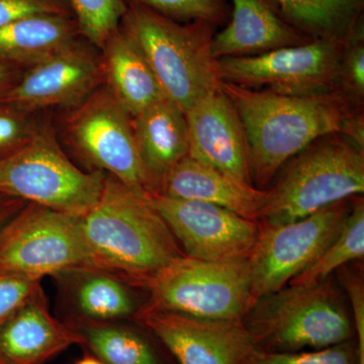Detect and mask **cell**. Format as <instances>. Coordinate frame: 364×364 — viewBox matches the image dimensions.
<instances>
[{
    "mask_svg": "<svg viewBox=\"0 0 364 364\" xmlns=\"http://www.w3.org/2000/svg\"><path fill=\"white\" fill-rule=\"evenodd\" d=\"M244 364H358L356 343H343L299 352H267L254 349Z\"/></svg>",
    "mask_w": 364,
    "mask_h": 364,
    "instance_id": "cell-30",
    "label": "cell"
},
{
    "mask_svg": "<svg viewBox=\"0 0 364 364\" xmlns=\"http://www.w3.org/2000/svg\"><path fill=\"white\" fill-rule=\"evenodd\" d=\"M364 257L363 196H353L351 208L338 236L312 264L289 282L291 286L310 287L324 282L349 262Z\"/></svg>",
    "mask_w": 364,
    "mask_h": 364,
    "instance_id": "cell-25",
    "label": "cell"
},
{
    "mask_svg": "<svg viewBox=\"0 0 364 364\" xmlns=\"http://www.w3.org/2000/svg\"><path fill=\"white\" fill-rule=\"evenodd\" d=\"M134 321L179 364H244L255 349L242 320H210L143 306Z\"/></svg>",
    "mask_w": 364,
    "mask_h": 364,
    "instance_id": "cell-13",
    "label": "cell"
},
{
    "mask_svg": "<svg viewBox=\"0 0 364 364\" xmlns=\"http://www.w3.org/2000/svg\"><path fill=\"white\" fill-rule=\"evenodd\" d=\"M282 16L310 39L346 41L364 21V0H275Z\"/></svg>",
    "mask_w": 364,
    "mask_h": 364,
    "instance_id": "cell-23",
    "label": "cell"
},
{
    "mask_svg": "<svg viewBox=\"0 0 364 364\" xmlns=\"http://www.w3.org/2000/svg\"><path fill=\"white\" fill-rule=\"evenodd\" d=\"M104 85L102 55L91 44L75 40L23 71L1 102L37 112L55 107L71 109Z\"/></svg>",
    "mask_w": 364,
    "mask_h": 364,
    "instance_id": "cell-14",
    "label": "cell"
},
{
    "mask_svg": "<svg viewBox=\"0 0 364 364\" xmlns=\"http://www.w3.org/2000/svg\"><path fill=\"white\" fill-rule=\"evenodd\" d=\"M145 308L210 320H242L251 305L248 260L182 256L144 287Z\"/></svg>",
    "mask_w": 364,
    "mask_h": 364,
    "instance_id": "cell-7",
    "label": "cell"
},
{
    "mask_svg": "<svg viewBox=\"0 0 364 364\" xmlns=\"http://www.w3.org/2000/svg\"><path fill=\"white\" fill-rule=\"evenodd\" d=\"M41 287L39 279L0 272V324L20 310Z\"/></svg>",
    "mask_w": 364,
    "mask_h": 364,
    "instance_id": "cell-31",
    "label": "cell"
},
{
    "mask_svg": "<svg viewBox=\"0 0 364 364\" xmlns=\"http://www.w3.org/2000/svg\"><path fill=\"white\" fill-rule=\"evenodd\" d=\"M176 21H205L226 26L231 18L227 0H131Z\"/></svg>",
    "mask_w": 364,
    "mask_h": 364,
    "instance_id": "cell-28",
    "label": "cell"
},
{
    "mask_svg": "<svg viewBox=\"0 0 364 364\" xmlns=\"http://www.w3.org/2000/svg\"><path fill=\"white\" fill-rule=\"evenodd\" d=\"M64 141L91 171L123 182L136 195L148 196L136 150L133 117L107 86L102 85L76 107L62 123Z\"/></svg>",
    "mask_w": 364,
    "mask_h": 364,
    "instance_id": "cell-8",
    "label": "cell"
},
{
    "mask_svg": "<svg viewBox=\"0 0 364 364\" xmlns=\"http://www.w3.org/2000/svg\"><path fill=\"white\" fill-rule=\"evenodd\" d=\"M351 200H340L298 221L279 226L259 225L247 259L251 305L260 296L287 287L317 259L343 228Z\"/></svg>",
    "mask_w": 364,
    "mask_h": 364,
    "instance_id": "cell-10",
    "label": "cell"
},
{
    "mask_svg": "<svg viewBox=\"0 0 364 364\" xmlns=\"http://www.w3.org/2000/svg\"><path fill=\"white\" fill-rule=\"evenodd\" d=\"M247 136L254 188L267 189L280 168L314 141L343 134L358 109L339 92L291 97L223 81Z\"/></svg>",
    "mask_w": 364,
    "mask_h": 364,
    "instance_id": "cell-1",
    "label": "cell"
},
{
    "mask_svg": "<svg viewBox=\"0 0 364 364\" xmlns=\"http://www.w3.org/2000/svg\"><path fill=\"white\" fill-rule=\"evenodd\" d=\"M148 195L159 193L171 170L189 154L186 112L167 97L133 117Z\"/></svg>",
    "mask_w": 364,
    "mask_h": 364,
    "instance_id": "cell-19",
    "label": "cell"
},
{
    "mask_svg": "<svg viewBox=\"0 0 364 364\" xmlns=\"http://www.w3.org/2000/svg\"><path fill=\"white\" fill-rule=\"evenodd\" d=\"M105 85L132 117L166 97L140 48L117 30L102 49Z\"/></svg>",
    "mask_w": 364,
    "mask_h": 364,
    "instance_id": "cell-21",
    "label": "cell"
},
{
    "mask_svg": "<svg viewBox=\"0 0 364 364\" xmlns=\"http://www.w3.org/2000/svg\"><path fill=\"white\" fill-rule=\"evenodd\" d=\"M73 364H107L105 363L104 361L100 360V358H97V356L93 355V354H85V356H82L78 360H76Z\"/></svg>",
    "mask_w": 364,
    "mask_h": 364,
    "instance_id": "cell-36",
    "label": "cell"
},
{
    "mask_svg": "<svg viewBox=\"0 0 364 364\" xmlns=\"http://www.w3.org/2000/svg\"><path fill=\"white\" fill-rule=\"evenodd\" d=\"M81 344L80 335L50 312L43 287L0 324V364H45Z\"/></svg>",
    "mask_w": 364,
    "mask_h": 364,
    "instance_id": "cell-16",
    "label": "cell"
},
{
    "mask_svg": "<svg viewBox=\"0 0 364 364\" xmlns=\"http://www.w3.org/2000/svg\"><path fill=\"white\" fill-rule=\"evenodd\" d=\"M23 70L0 62V102L18 85Z\"/></svg>",
    "mask_w": 364,
    "mask_h": 364,
    "instance_id": "cell-34",
    "label": "cell"
},
{
    "mask_svg": "<svg viewBox=\"0 0 364 364\" xmlns=\"http://www.w3.org/2000/svg\"><path fill=\"white\" fill-rule=\"evenodd\" d=\"M186 117L188 156L243 186H253L245 128L222 88L198 100Z\"/></svg>",
    "mask_w": 364,
    "mask_h": 364,
    "instance_id": "cell-15",
    "label": "cell"
},
{
    "mask_svg": "<svg viewBox=\"0 0 364 364\" xmlns=\"http://www.w3.org/2000/svg\"><path fill=\"white\" fill-rule=\"evenodd\" d=\"M66 324L80 335L81 345L105 363L161 364L150 342L130 326L78 318H68Z\"/></svg>",
    "mask_w": 364,
    "mask_h": 364,
    "instance_id": "cell-24",
    "label": "cell"
},
{
    "mask_svg": "<svg viewBox=\"0 0 364 364\" xmlns=\"http://www.w3.org/2000/svg\"><path fill=\"white\" fill-rule=\"evenodd\" d=\"M72 315L90 322L134 320L146 301L126 280L92 265H79L53 275Z\"/></svg>",
    "mask_w": 364,
    "mask_h": 364,
    "instance_id": "cell-17",
    "label": "cell"
},
{
    "mask_svg": "<svg viewBox=\"0 0 364 364\" xmlns=\"http://www.w3.org/2000/svg\"><path fill=\"white\" fill-rule=\"evenodd\" d=\"M346 42V41H345ZM343 41L316 39L251 56L218 60L222 81L291 97L337 91Z\"/></svg>",
    "mask_w": 364,
    "mask_h": 364,
    "instance_id": "cell-11",
    "label": "cell"
},
{
    "mask_svg": "<svg viewBox=\"0 0 364 364\" xmlns=\"http://www.w3.org/2000/svg\"><path fill=\"white\" fill-rule=\"evenodd\" d=\"M146 200L166 222L188 257L248 259L259 232L258 222L212 203L177 200L159 193H150Z\"/></svg>",
    "mask_w": 364,
    "mask_h": 364,
    "instance_id": "cell-12",
    "label": "cell"
},
{
    "mask_svg": "<svg viewBox=\"0 0 364 364\" xmlns=\"http://www.w3.org/2000/svg\"><path fill=\"white\" fill-rule=\"evenodd\" d=\"M159 195L227 208L257 222L267 189L246 186L203 163L186 156L163 182Z\"/></svg>",
    "mask_w": 364,
    "mask_h": 364,
    "instance_id": "cell-20",
    "label": "cell"
},
{
    "mask_svg": "<svg viewBox=\"0 0 364 364\" xmlns=\"http://www.w3.org/2000/svg\"><path fill=\"white\" fill-rule=\"evenodd\" d=\"M90 264L143 289L183 251L146 198L107 174L97 203L80 215Z\"/></svg>",
    "mask_w": 364,
    "mask_h": 364,
    "instance_id": "cell-2",
    "label": "cell"
},
{
    "mask_svg": "<svg viewBox=\"0 0 364 364\" xmlns=\"http://www.w3.org/2000/svg\"><path fill=\"white\" fill-rule=\"evenodd\" d=\"M231 18L212 41L213 55L251 56L312 39L289 25L275 0H231Z\"/></svg>",
    "mask_w": 364,
    "mask_h": 364,
    "instance_id": "cell-18",
    "label": "cell"
},
{
    "mask_svg": "<svg viewBox=\"0 0 364 364\" xmlns=\"http://www.w3.org/2000/svg\"><path fill=\"white\" fill-rule=\"evenodd\" d=\"M38 16H70L68 0H0V26Z\"/></svg>",
    "mask_w": 364,
    "mask_h": 364,
    "instance_id": "cell-32",
    "label": "cell"
},
{
    "mask_svg": "<svg viewBox=\"0 0 364 364\" xmlns=\"http://www.w3.org/2000/svg\"><path fill=\"white\" fill-rule=\"evenodd\" d=\"M25 200L0 193V230L26 205Z\"/></svg>",
    "mask_w": 364,
    "mask_h": 364,
    "instance_id": "cell-35",
    "label": "cell"
},
{
    "mask_svg": "<svg viewBox=\"0 0 364 364\" xmlns=\"http://www.w3.org/2000/svg\"><path fill=\"white\" fill-rule=\"evenodd\" d=\"M68 16H38L0 26V62L26 70L76 40Z\"/></svg>",
    "mask_w": 364,
    "mask_h": 364,
    "instance_id": "cell-22",
    "label": "cell"
},
{
    "mask_svg": "<svg viewBox=\"0 0 364 364\" xmlns=\"http://www.w3.org/2000/svg\"><path fill=\"white\" fill-rule=\"evenodd\" d=\"M258 224L279 226L304 219L364 193V151L341 134L321 136L280 168Z\"/></svg>",
    "mask_w": 364,
    "mask_h": 364,
    "instance_id": "cell-4",
    "label": "cell"
},
{
    "mask_svg": "<svg viewBox=\"0 0 364 364\" xmlns=\"http://www.w3.org/2000/svg\"><path fill=\"white\" fill-rule=\"evenodd\" d=\"M337 91L354 107H364V21L344 43L340 56Z\"/></svg>",
    "mask_w": 364,
    "mask_h": 364,
    "instance_id": "cell-27",
    "label": "cell"
},
{
    "mask_svg": "<svg viewBox=\"0 0 364 364\" xmlns=\"http://www.w3.org/2000/svg\"><path fill=\"white\" fill-rule=\"evenodd\" d=\"M105 176V172L76 166L51 124L43 123L30 142L0 161V193L81 215L97 203Z\"/></svg>",
    "mask_w": 364,
    "mask_h": 364,
    "instance_id": "cell-6",
    "label": "cell"
},
{
    "mask_svg": "<svg viewBox=\"0 0 364 364\" xmlns=\"http://www.w3.org/2000/svg\"><path fill=\"white\" fill-rule=\"evenodd\" d=\"M124 18V31L140 48L165 97L182 111L221 90L212 52L218 26L205 21L181 23L134 1Z\"/></svg>",
    "mask_w": 364,
    "mask_h": 364,
    "instance_id": "cell-3",
    "label": "cell"
},
{
    "mask_svg": "<svg viewBox=\"0 0 364 364\" xmlns=\"http://www.w3.org/2000/svg\"><path fill=\"white\" fill-rule=\"evenodd\" d=\"M90 265L80 215L28 203L0 230V272L42 280Z\"/></svg>",
    "mask_w": 364,
    "mask_h": 364,
    "instance_id": "cell-9",
    "label": "cell"
},
{
    "mask_svg": "<svg viewBox=\"0 0 364 364\" xmlns=\"http://www.w3.org/2000/svg\"><path fill=\"white\" fill-rule=\"evenodd\" d=\"M242 323L258 350H318L349 341L354 326L330 277L314 286L282 287L260 296Z\"/></svg>",
    "mask_w": 364,
    "mask_h": 364,
    "instance_id": "cell-5",
    "label": "cell"
},
{
    "mask_svg": "<svg viewBox=\"0 0 364 364\" xmlns=\"http://www.w3.org/2000/svg\"><path fill=\"white\" fill-rule=\"evenodd\" d=\"M43 123L39 112L0 102V161L30 142Z\"/></svg>",
    "mask_w": 364,
    "mask_h": 364,
    "instance_id": "cell-29",
    "label": "cell"
},
{
    "mask_svg": "<svg viewBox=\"0 0 364 364\" xmlns=\"http://www.w3.org/2000/svg\"><path fill=\"white\" fill-rule=\"evenodd\" d=\"M339 279L352 308L354 331L358 335V364H364V284L363 277L349 269L340 268Z\"/></svg>",
    "mask_w": 364,
    "mask_h": 364,
    "instance_id": "cell-33",
    "label": "cell"
},
{
    "mask_svg": "<svg viewBox=\"0 0 364 364\" xmlns=\"http://www.w3.org/2000/svg\"><path fill=\"white\" fill-rule=\"evenodd\" d=\"M78 31L91 45L102 50L119 30L127 9L124 0H68Z\"/></svg>",
    "mask_w": 364,
    "mask_h": 364,
    "instance_id": "cell-26",
    "label": "cell"
}]
</instances>
